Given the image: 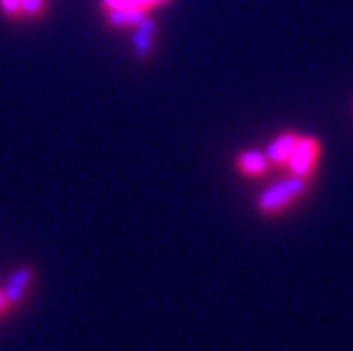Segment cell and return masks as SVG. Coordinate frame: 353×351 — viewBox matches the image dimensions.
<instances>
[{"label": "cell", "instance_id": "cell-1", "mask_svg": "<svg viewBox=\"0 0 353 351\" xmlns=\"http://www.w3.org/2000/svg\"><path fill=\"white\" fill-rule=\"evenodd\" d=\"M307 188H310V178H299V176H290L285 181L272 185L269 190H265L258 197V212L262 217H278L283 212H288L292 205H296L301 201Z\"/></svg>", "mask_w": 353, "mask_h": 351}, {"label": "cell", "instance_id": "cell-2", "mask_svg": "<svg viewBox=\"0 0 353 351\" xmlns=\"http://www.w3.org/2000/svg\"><path fill=\"white\" fill-rule=\"evenodd\" d=\"M34 283H37V270H34V265H30V263L17 267V270L7 276V283L0 288V292L5 297V303H7V308H10V312L19 310L21 305L28 301L34 290Z\"/></svg>", "mask_w": 353, "mask_h": 351}, {"label": "cell", "instance_id": "cell-3", "mask_svg": "<svg viewBox=\"0 0 353 351\" xmlns=\"http://www.w3.org/2000/svg\"><path fill=\"white\" fill-rule=\"evenodd\" d=\"M321 158V144L319 139L307 137V135H299L294 151H292L290 160H288V169L290 176H299V178H312L314 169H317Z\"/></svg>", "mask_w": 353, "mask_h": 351}, {"label": "cell", "instance_id": "cell-4", "mask_svg": "<svg viewBox=\"0 0 353 351\" xmlns=\"http://www.w3.org/2000/svg\"><path fill=\"white\" fill-rule=\"evenodd\" d=\"M157 37H160V32H157V26L148 17L141 21L137 28H134L132 50H134V57H137L139 62H146V59L155 53Z\"/></svg>", "mask_w": 353, "mask_h": 351}, {"label": "cell", "instance_id": "cell-5", "mask_svg": "<svg viewBox=\"0 0 353 351\" xmlns=\"http://www.w3.org/2000/svg\"><path fill=\"white\" fill-rule=\"evenodd\" d=\"M235 167L244 178H262L269 174L272 162H269L267 153L262 151H242L237 155Z\"/></svg>", "mask_w": 353, "mask_h": 351}, {"label": "cell", "instance_id": "cell-6", "mask_svg": "<svg viewBox=\"0 0 353 351\" xmlns=\"http://www.w3.org/2000/svg\"><path fill=\"white\" fill-rule=\"evenodd\" d=\"M296 139H299L296 132L288 130V132H281V135H278L272 144H269L267 158H269V162H272V167H276V169L288 167V160H290L292 151H294Z\"/></svg>", "mask_w": 353, "mask_h": 351}, {"label": "cell", "instance_id": "cell-7", "mask_svg": "<svg viewBox=\"0 0 353 351\" xmlns=\"http://www.w3.org/2000/svg\"><path fill=\"white\" fill-rule=\"evenodd\" d=\"M174 0H101L103 12H139L148 14L155 7H164Z\"/></svg>", "mask_w": 353, "mask_h": 351}, {"label": "cell", "instance_id": "cell-8", "mask_svg": "<svg viewBox=\"0 0 353 351\" xmlns=\"http://www.w3.org/2000/svg\"><path fill=\"white\" fill-rule=\"evenodd\" d=\"M48 14V0H21V17L28 21H41Z\"/></svg>", "mask_w": 353, "mask_h": 351}, {"label": "cell", "instance_id": "cell-9", "mask_svg": "<svg viewBox=\"0 0 353 351\" xmlns=\"http://www.w3.org/2000/svg\"><path fill=\"white\" fill-rule=\"evenodd\" d=\"M0 12L5 14L7 19L12 21H21V0H0Z\"/></svg>", "mask_w": 353, "mask_h": 351}, {"label": "cell", "instance_id": "cell-10", "mask_svg": "<svg viewBox=\"0 0 353 351\" xmlns=\"http://www.w3.org/2000/svg\"><path fill=\"white\" fill-rule=\"evenodd\" d=\"M5 315H10V308H7L5 297H3V292H0V317H5Z\"/></svg>", "mask_w": 353, "mask_h": 351}]
</instances>
